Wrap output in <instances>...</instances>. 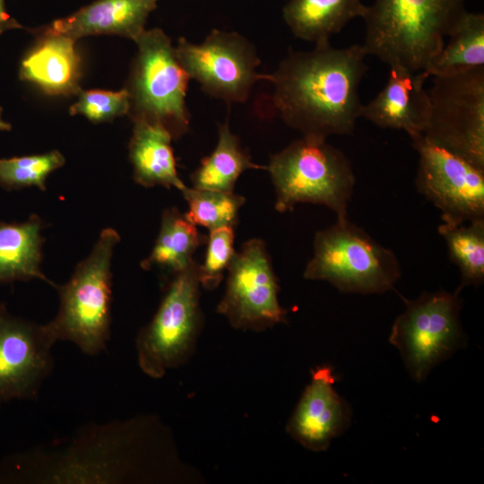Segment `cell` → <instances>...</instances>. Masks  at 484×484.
I'll return each mask as SVG.
<instances>
[{"label": "cell", "instance_id": "25", "mask_svg": "<svg viewBox=\"0 0 484 484\" xmlns=\"http://www.w3.org/2000/svg\"><path fill=\"white\" fill-rule=\"evenodd\" d=\"M437 230L450 260L459 268V288L480 285L484 280V219L463 223L443 221Z\"/></svg>", "mask_w": 484, "mask_h": 484}, {"label": "cell", "instance_id": "4", "mask_svg": "<svg viewBox=\"0 0 484 484\" xmlns=\"http://www.w3.org/2000/svg\"><path fill=\"white\" fill-rule=\"evenodd\" d=\"M275 210L291 212L298 203L326 206L337 219L348 217L356 178L347 156L321 140L302 137L270 158Z\"/></svg>", "mask_w": 484, "mask_h": 484}, {"label": "cell", "instance_id": "1", "mask_svg": "<svg viewBox=\"0 0 484 484\" xmlns=\"http://www.w3.org/2000/svg\"><path fill=\"white\" fill-rule=\"evenodd\" d=\"M367 55L362 45L336 48L330 41L309 51L290 50L267 74L273 111L304 137L351 134L361 117Z\"/></svg>", "mask_w": 484, "mask_h": 484}, {"label": "cell", "instance_id": "22", "mask_svg": "<svg viewBox=\"0 0 484 484\" xmlns=\"http://www.w3.org/2000/svg\"><path fill=\"white\" fill-rule=\"evenodd\" d=\"M207 241L196 226L177 208L167 209L151 254L141 262L144 270L158 268L174 276L194 261L195 250Z\"/></svg>", "mask_w": 484, "mask_h": 484}, {"label": "cell", "instance_id": "32", "mask_svg": "<svg viewBox=\"0 0 484 484\" xmlns=\"http://www.w3.org/2000/svg\"><path fill=\"white\" fill-rule=\"evenodd\" d=\"M2 33H4V32L0 30V35H1Z\"/></svg>", "mask_w": 484, "mask_h": 484}, {"label": "cell", "instance_id": "18", "mask_svg": "<svg viewBox=\"0 0 484 484\" xmlns=\"http://www.w3.org/2000/svg\"><path fill=\"white\" fill-rule=\"evenodd\" d=\"M39 39L23 56L19 77L48 95L68 96L81 90V57L75 40L59 34L38 32Z\"/></svg>", "mask_w": 484, "mask_h": 484}, {"label": "cell", "instance_id": "31", "mask_svg": "<svg viewBox=\"0 0 484 484\" xmlns=\"http://www.w3.org/2000/svg\"><path fill=\"white\" fill-rule=\"evenodd\" d=\"M2 112L3 109L0 107V131H9L12 129V125L3 118Z\"/></svg>", "mask_w": 484, "mask_h": 484}, {"label": "cell", "instance_id": "3", "mask_svg": "<svg viewBox=\"0 0 484 484\" xmlns=\"http://www.w3.org/2000/svg\"><path fill=\"white\" fill-rule=\"evenodd\" d=\"M465 0H375L367 6V55L390 65L423 71L445 45V38L466 11Z\"/></svg>", "mask_w": 484, "mask_h": 484}, {"label": "cell", "instance_id": "24", "mask_svg": "<svg viewBox=\"0 0 484 484\" xmlns=\"http://www.w3.org/2000/svg\"><path fill=\"white\" fill-rule=\"evenodd\" d=\"M449 40L424 70L445 76L484 67V14L465 11L449 32Z\"/></svg>", "mask_w": 484, "mask_h": 484}, {"label": "cell", "instance_id": "2", "mask_svg": "<svg viewBox=\"0 0 484 484\" xmlns=\"http://www.w3.org/2000/svg\"><path fill=\"white\" fill-rule=\"evenodd\" d=\"M147 422L89 427L67 443L11 454L0 462L1 483H119L134 480Z\"/></svg>", "mask_w": 484, "mask_h": 484}, {"label": "cell", "instance_id": "16", "mask_svg": "<svg viewBox=\"0 0 484 484\" xmlns=\"http://www.w3.org/2000/svg\"><path fill=\"white\" fill-rule=\"evenodd\" d=\"M389 67L385 87L362 106L361 117L380 128L403 130L414 140L423 135L429 119V97L425 89L429 75L424 70Z\"/></svg>", "mask_w": 484, "mask_h": 484}, {"label": "cell", "instance_id": "33", "mask_svg": "<svg viewBox=\"0 0 484 484\" xmlns=\"http://www.w3.org/2000/svg\"><path fill=\"white\" fill-rule=\"evenodd\" d=\"M155 1H157V0H155Z\"/></svg>", "mask_w": 484, "mask_h": 484}, {"label": "cell", "instance_id": "12", "mask_svg": "<svg viewBox=\"0 0 484 484\" xmlns=\"http://www.w3.org/2000/svg\"><path fill=\"white\" fill-rule=\"evenodd\" d=\"M217 312L236 329L264 331L287 323L280 305V286L264 241L252 238L236 252L228 269Z\"/></svg>", "mask_w": 484, "mask_h": 484}, {"label": "cell", "instance_id": "28", "mask_svg": "<svg viewBox=\"0 0 484 484\" xmlns=\"http://www.w3.org/2000/svg\"><path fill=\"white\" fill-rule=\"evenodd\" d=\"M234 238L233 227L210 230L204 261L198 264L199 281L204 289H216L222 281L236 253Z\"/></svg>", "mask_w": 484, "mask_h": 484}, {"label": "cell", "instance_id": "19", "mask_svg": "<svg viewBox=\"0 0 484 484\" xmlns=\"http://www.w3.org/2000/svg\"><path fill=\"white\" fill-rule=\"evenodd\" d=\"M133 122L129 158L134 181L145 187L161 186L181 192L186 186L177 173L171 134L156 124L140 119Z\"/></svg>", "mask_w": 484, "mask_h": 484}, {"label": "cell", "instance_id": "13", "mask_svg": "<svg viewBox=\"0 0 484 484\" xmlns=\"http://www.w3.org/2000/svg\"><path fill=\"white\" fill-rule=\"evenodd\" d=\"M412 144L419 153L416 188L440 210L442 220L484 219V169L423 135Z\"/></svg>", "mask_w": 484, "mask_h": 484}, {"label": "cell", "instance_id": "11", "mask_svg": "<svg viewBox=\"0 0 484 484\" xmlns=\"http://www.w3.org/2000/svg\"><path fill=\"white\" fill-rule=\"evenodd\" d=\"M175 50L189 78L228 103L245 102L256 82L267 79L257 72L261 60L255 46L236 31L214 29L199 44L180 38Z\"/></svg>", "mask_w": 484, "mask_h": 484}, {"label": "cell", "instance_id": "10", "mask_svg": "<svg viewBox=\"0 0 484 484\" xmlns=\"http://www.w3.org/2000/svg\"><path fill=\"white\" fill-rule=\"evenodd\" d=\"M423 136L484 169V67L433 76Z\"/></svg>", "mask_w": 484, "mask_h": 484}, {"label": "cell", "instance_id": "7", "mask_svg": "<svg viewBox=\"0 0 484 484\" xmlns=\"http://www.w3.org/2000/svg\"><path fill=\"white\" fill-rule=\"evenodd\" d=\"M134 58L126 90L132 120L164 127L177 140L189 128L186 91L190 80L171 39L160 29L144 30L134 41Z\"/></svg>", "mask_w": 484, "mask_h": 484}, {"label": "cell", "instance_id": "8", "mask_svg": "<svg viewBox=\"0 0 484 484\" xmlns=\"http://www.w3.org/2000/svg\"><path fill=\"white\" fill-rule=\"evenodd\" d=\"M198 264L172 276L151 321L138 333L140 368L151 378L184 364L192 355L202 326Z\"/></svg>", "mask_w": 484, "mask_h": 484}, {"label": "cell", "instance_id": "14", "mask_svg": "<svg viewBox=\"0 0 484 484\" xmlns=\"http://www.w3.org/2000/svg\"><path fill=\"white\" fill-rule=\"evenodd\" d=\"M55 342L45 324L13 316L0 306V405L39 394L52 371Z\"/></svg>", "mask_w": 484, "mask_h": 484}, {"label": "cell", "instance_id": "21", "mask_svg": "<svg viewBox=\"0 0 484 484\" xmlns=\"http://www.w3.org/2000/svg\"><path fill=\"white\" fill-rule=\"evenodd\" d=\"M42 222L36 215L22 223L0 222V281L39 279L53 284L40 271Z\"/></svg>", "mask_w": 484, "mask_h": 484}, {"label": "cell", "instance_id": "23", "mask_svg": "<svg viewBox=\"0 0 484 484\" xmlns=\"http://www.w3.org/2000/svg\"><path fill=\"white\" fill-rule=\"evenodd\" d=\"M249 169H266V166L252 160L226 120L218 125L215 149L201 160L199 167L190 175V180L196 189L232 193L240 175Z\"/></svg>", "mask_w": 484, "mask_h": 484}, {"label": "cell", "instance_id": "20", "mask_svg": "<svg viewBox=\"0 0 484 484\" xmlns=\"http://www.w3.org/2000/svg\"><path fill=\"white\" fill-rule=\"evenodd\" d=\"M367 6L361 0H290L282 15L297 38L320 44L329 42L351 20L362 18Z\"/></svg>", "mask_w": 484, "mask_h": 484}, {"label": "cell", "instance_id": "9", "mask_svg": "<svg viewBox=\"0 0 484 484\" xmlns=\"http://www.w3.org/2000/svg\"><path fill=\"white\" fill-rule=\"evenodd\" d=\"M461 290L458 287L454 292H423L413 300L403 298L405 310L393 322L389 341L416 382L424 381L435 366L465 344Z\"/></svg>", "mask_w": 484, "mask_h": 484}, {"label": "cell", "instance_id": "26", "mask_svg": "<svg viewBox=\"0 0 484 484\" xmlns=\"http://www.w3.org/2000/svg\"><path fill=\"white\" fill-rule=\"evenodd\" d=\"M187 202V219L195 226L210 230L235 227L246 198L234 192H221L186 187L181 191Z\"/></svg>", "mask_w": 484, "mask_h": 484}, {"label": "cell", "instance_id": "27", "mask_svg": "<svg viewBox=\"0 0 484 484\" xmlns=\"http://www.w3.org/2000/svg\"><path fill=\"white\" fill-rule=\"evenodd\" d=\"M64 164L65 158L58 151L0 159V186L6 189L36 186L45 190L48 175Z\"/></svg>", "mask_w": 484, "mask_h": 484}, {"label": "cell", "instance_id": "29", "mask_svg": "<svg viewBox=\"0 0 484 484\" xmlns=\"http://www.w3.org/2000/svg\"><path fill=\"white\" fill-rule=\"evenodd\" d=\"M78 99L70 108L71 115H82L91 122L111 121L129 113L126 88L120 91L88 90L78 91Z\"/></svg>", "mask_w": 484, "mask_h": 484}, {"label": "cell", "instance_id": "5", "mask_svg": "<svg viewBox=\"0 0 484 484\" xmlns=\"http://www.w3.org/2000/svg\"><path fill=\"white\" fill-rule=\"evenodd\" d=\"M118 241L114 229H103L90 255L58 287L59 311L45 324L56 341H70L91 356L106 350L110 337L111 258Z\"/></svg>", "mask_w": 484, "mask_h": 484}, {"label": "cell", "instance_id": "15", "mask_svg": "<svg viewBox=\"0 0 484 484\" xmlns=\"http://www.w3.org/2000/svg\"><path fill=\"white\" fill-rule=\"evenodd\" d=\"M329 366L312 369L311 381L288 421L286 431L304 447L322 452L349 426L350 410L334 390Z\"/></svg>", "mask_w": 484, "mask_h": 484}, {"label": "cell", "instance_id": "17", "mask_svg": "<svg viewBox=\"0 0 484 484\" xmlns=\"http://www.w3.org/2000/svg\"><path fill=\"white\" fill-rule=\"evenodd\" d=\"M155 0H96L69 16L55 20L40 32L77 40L91 35H117L135 41L145 30Z\"/></svg>", "mask_w": 484, "mask_h": 484}, {"label": "cell", "instance_id": "30", "mask_svg": "<svg viewBox=\"0 0 484 484\" xmlns=\"http://www.w3.org/2000/svg\"><path fill=\"white\" fill-rule=\"evenodd\" d=\"M13 29H23V26L8 13L4 0H0V30L4 32Z\"/></svg>", "mask_w": 484, "mask_h": 484}, {"label": "cell", "instance_id": "6", "mask_svg": "<svg viewBox=\"0 0 484 484\" xmlns=\"http://www.w3.org/2000/svg\"><path fill=\"white\" fill-rule=\"evenodd\" d=\"M402 269L395 254L347 218L317 231L304 278L324 281L345 293L380 294L393 290Z\"/></svg>", "mask_w": 484, "mask_h": 484}]
</instances>
